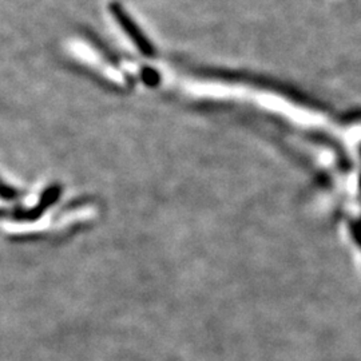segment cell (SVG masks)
Returning <instances> with one entry per match:
<instances>
[{"label": "cell", "instance_id": "cell-1", "mask_svg": "<svg viewBox=\"0 0 361 361\" xmlns=\"http://www.w3.org/2000/svg\"><path fill=\"white\" fill-rule=\"evenodd\" d=\"M113 15H114L116 22H119V25L122 26L123 31H125V32L129 35V38L140 47L141 51H150L149 44H147V42L145 40V37L141 34V31H138V30L135 28V26L133 25V22L130 20V18H128L118 6H116V7L113 8Z\"/></svg>", "mask_w": 361, "mask_h": 361}]
</instances>
